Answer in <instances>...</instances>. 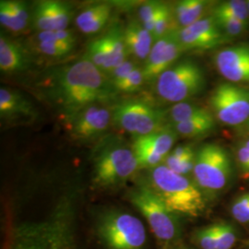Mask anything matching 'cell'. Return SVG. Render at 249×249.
<instances>
[{"label": "cell", "mask_w": 249, "mask_h": 249, "mask_svg": "<svg viewBox=\"0 0 249 249\" xmlns=\"http://www.w3.org/2000/svg\"><path fill=\"white\" fill-rule=\"evenodd\" d=\"M34 87L64 120L86 107L107 106L117 94L107 75L85 57L45 69Z\"/></svg>", "instance_id": "6da1fadb"}, {"label": "cell", "mask_w": 249, "mask_h": 249, "mask_svg": "<svg viewBox=\"0 0 249 249\" xmlns=\"http://www.w3.org/2000/svg\"><path fill=\"white\" fill-rule=\"evenodd\" d=\"M145 180L164 204L179 217L196 219L205 213L206 196L196 183L187 177L160 164L148 170Z\"/></svg>", "instance_id": "7a4b0ae2"}, {"label": "cell", "mask_w": 249, "mask_h": 249, "mask_svg": "<svg viewBox=\"0 0 249 249\" xmlns=\"http://www.w3.org/2000/svg\"><path fill=\"white\" fill-rule=\"evenodd\" d=\"M91 182L99 189L122 187L140 169L132 147L116 136L100 141L92 151Z\"/></svg>", "instance_id": "3957f363"}, {"label": "cell", "mask_w": 249, "mask_h": 249, "mask_svg": "<svg viewBox=\"0 0 249 249\" xmlns=\"http://www.w3.org/2000/svg\"><path fill=\"white\" fill-rule=\"evenodd\" d=\"M92 233L101 249H146L148 244L142 221L117 207H106L96 212Z\"/></svg>", "instance_id": "277c9868"}, {"label": "cell", "mask_w": 249, "mask_h": 249, "mask_svg": "<svg viewBox=\"0 0 249 249\" xmlns=\"http://www.w3.org/2000/svg\"><path fill=\"white\" fill-rule=\"evenodd\" d=\"M126 198L142 214L156 239L166 249L178 242L182 234L180 217L164 204L146 180L129 188Z\"/></svg>", "instance_id": "5b68a950"}, {"label": "cell", "mask_w": 249, "mask_h": 249, "mask_svg": "<svg viewBox=\"0 0 249 249\" xmlns=\"http://www.w3.org/2000/svg\"><path fill=\"white\" fill-rule=\"evenodd\" d=\"M229 152L216 143H206L196 151L193 178L205 195H216L231 182L233 169Z\"/></svg>", "instance_id": "8992f818"}, {"label": "cell", "mask_w": 249, "mask_h": 249, "mask_svg": "<svg viewBox=\"0 0 249 249\" xmlns=\"http://www.w3.org/2000/svg\"><path fill=\"white\" fill-rule=\"evenodd\" d=\"M206 84L203 69L191 59H183L160 75L155 82V89L163 101L176 105L201 93Z\"/></svg>", "instance_id": "52a82bcc"}, {"label": "cell", "mask_w": 249, "mask_h": 249, "mask_svg": "<svg viewBox=\"0 0 249 249\" xmlns=\"http://www.w3.org/2000/svg\"><path fill=\"white\" fill-rule=\"evenodd\" d=\"M169 109L152 106L142 100H126L112 108L113 123L134 138L145 136L164 127Z\"/></svg>", "instance_id": "ba28073f"}, {"label": "cell", "mask_w": 249, "mask_h": 249, "mask_svg": "<svg viewBox=\"0 0 249 249\" xmlns=\"http://www.w3.org/2000/svg\"><path fill=\"white\" fill-rule=\"evenodd\" d=\"M213 116L230 126L245 124L249 120V89L231 82H222L210 99Z\"/></svg>", "instance_id": "9c48e42d"}, {"label": "cell", "mask_w": 249, "mask_h": 249, "mask_svg": "<svg viewBox=\"0 0 249 249\" xmlns=\"http://www.w3.org/2000/svg\"><path fill=\"white\" fill-rule=\"evenodd\" d=\"M127 55L124 27L116 21L110 25L105 34L89 43L84 57L108 77L113 70L127 59Z\"/></svg>", "instance_id": "30bf717a"}, {"label": "cell", "mask_w": 249, "mask_h": 249, "mask_svg": "<svg viewBox=\"0 0 249 249\" xmlns=\"http://www.w3.org/2000/svg\"><path fill=\"white\" fill-rule=\"evenodd\" d=\"M173 125H165L151 134L134 138L132 150L140 168L151 169L162 164L178 139Z\"/></svg>", "instance_id": "8fae6325"}, {"label": "cell", "mask_w": 249, "mask_h": 249, "mask_svg": "<svg viewBox=\"0 0 249 249\" xmlns=\"http://www.w3.org/2000/svg\"><path fill=\"white\" fill-rule=\"evenodd\" d=\"M64 122L74 139L91 142L108 130L113 122L112 108H108L107 105H93L82 109Z\"/></svg>", "instance_id": "7c38bea8"}, {"label": "cell", "mask_w": 249, "mask_h": 249, "mask_svg": "<svg viewBox=\"0 0 249 249\" xmlns=\"http://www.w3.org/2000/svg\"><path fill=\"white\" fill-rule=\"evenodd\" d=\"M178 40L184 51H208L231 41L218 25L213 16H207L194 24L179 29Z\"/></svg>", "instance_id": "4fadbf2b"}, {"label": "cell", "mask_w": 249, "mask_h": 249, "mask_svg": "<svg viewBox=\"0 0 249 249\" xmlns=\"http://www.w3.org/2000/svg\"><path fill=\"white\" fill-rule=\"evenodd\" d=\"M178 30L156 40L151 53L144 62L143 75L146 83H154L160 75L171 68L184 51L180 45Z\"/></svg>", "instance_id": "5bb4252c"}, {"label": "cell", "mask_w": 249, "mask_h": 249, "mask_svg": "<svg viewBox=\"0 0 249 249\" xmlns=\"http://www.w3.org/2000/svg\"><path fill=\"white\" fill-rule=\"evenodd\" d=\"M214 65L228 82L249 83V45L224 47L214 55Z\"/></svg>", "instance_id": "9a60e30c"}, {"label": "cell", "mask_w": 249, "mask_h": 249, "mask_svg": "<svg viewBox=\"0 0 249 249\" xmlns=\"http://www.w3.org/2000/svg\"><path fill=\"white\" fill-rule=\"evenodd\" d=\"M74 11L70 3L58 0H42L36 3L33 19L39 32L68 30Z\"/></svg>", "instance_id": "2e32d148"}, {"label": "cell", "mask_w": 249, "mask_h": 249, "mask_svg": "<svg viewBox=\"0 0 249 249\" xmlns=\"http://www.w3.org/2000/svg\"><path fill=\"white\" fill-rule=\"evenodd\" d=\"M39 114L35 105L17 89L0 88V117L9 124L35 121Z\"/></svg>", "instance_id": "e0dca14e"}, {"label": "cell", "mask_w": 249, "mask_h": 249, "mask_svg": "<svg viewBox=\"0 0 249 249\" xmlns=\"http://www.w3.org/2000/svg\"><path fill=\"white\" fill-rule=\"evenodd\" d=\"M32 57L26 48L17 41L0 35V71L7 75L25 72L32 66Z\"/></svg>", "instance_id": "ac0fdd59"}, {"label": "cell", "mask_w": 249, "mask_h": 249, "mask_svg": "<svg viewBox=\"0 0 249 249\" xmlns=\"http://www.w3.org/2000/svg\"><path fill=\"white\" fill-rule=\"evenodd\" d=\"M112 16V5L109 2L89 4L76 17V25L86 36H93L103 31Z\"/></svg>", "instance_id": "d6986e66"}, {"label": "cell", "mask_w": 249, "mask_h": 249, "mask_svg": "<svg viewBox=\"0 0 249 249\" xmlns=\"http://www.w3.org/2000/svg\"><path fill=\"white\" fill-rule=\"evenodd\" d=\"M124 43L128 54L145 62L151 53L155 39L152 34L143 27L140 20H132L124 27Z\"/></svg>", "instance_id": "ffe728a7"}, {"label": "cell", "mask_w": 249, "mask_h": 249, "mask_svg": "<svg viewBox=\"0 0 249 249\" xmlns=\"http://www.w3.org/2000/svg\"><path fill=\"white\" fill-rule=\"evenodd\" d=\"M30 10L26 2L18 0L0 1V23L10 32L18 33L26 29Z\"/></svg>", "instance_id": "44dd1931"}, {"label": "cell", "mask_w": 249, "mask_h": 249, "mask_svg": "<svg viewBox=\"0 0 249 249\" xmlns=\"http://www.w3.org/2000/svg\"><path fill=\"white\" fill-rule=\"evenodd\" d=\"M210 4L211 2L205 0H182L178 2L173 10L179 29L187 28L204 18L205 12Z\"/></svg>", "instance_id": "7402d4cb"}, {"label": "cell", "mask_w": 249, "mask_h": 249, "mask_svg": "<svg viewBox=\"0 0 249 249\" xmlns=\"http://www.w3.org/2000/svg\"><path fill=\"white\" fill-rule=\"evenodd\" d=\"M196 155V151L191 145H181L172 150L162 164L178 175L186 177L193 172Z\"/></svg>", "instance_id": "603a6c76"}, {"label": "cell", "mask_w": 249, "mask_h": 249, "mask_svg": "<svg viewBox=\"0 0 249 249\" xmlns=\"http://www.w3.org/2000/svg\"><path fill=\"white\" fill-rule=\"evenodd\" d=\"M215 122L213 114L210 113L206 116L196 117L186 122L173 124V127L178 135L192 139L211 133L215 128Z\"/></svg>", "instance_id": "cb8c5ba5"}, {"label": "cell", "mask_w": 249, "mask_h": 249, "mask_svg": "<svg viewBox=\"0 0 249 249\" xmlns=\"http://www.w3.org/2000/svg\"><path fill=\"white\" fill-rule=\"evenodd\" d=\"M211 112L203 107L191 103H178L169 109L168 118L173 124L186 122L196 117L206 116Z\"/></svg>", "instance_id": "d4e9b609"}, {"label": "cell", "mask_w": 249, "mask_h": 249, "mask_svg": "<svg viewBox=\"0 0 249 249\" xmlns=\"http://www.w3.org/2000/svg\"><path fill=\"white\" fill-rule=\"evenodd\" d=\"M175 23L178 25L175 18L174 10L168 4L162 2L159 12L155 18L152 31V36L154 37L155 41L159 40L161 37L168 35L174 31L179 30V28L175 26Z\"/></svg>", "instance_id": "484cf974"}, {"label": "cell", "mask_w": 249, "mask_h": 249, "mask_svg": "<svg viewBox=\"0 0 249 249\" xmlns=\"http://www.w3.org/2000/svg\"><path fill=\"white\" fill-rule=\"evenodd\" d=\"M213 12L222 13L245 23L249 26V13L248 2L242 0H227L219 3L213 9Z\"/></svg>", "instance_id": "4316f807"}, {"label": "cell", "mask_w": 249, "mask_h": 249, "mask_svg": "<svg viewBox=\"0 0 249 249\" xmlns=\"http://www.w3.org/2000/svg\"><path fill=\"white\" fill-rule=\"evenodd\" d=\"M192 240L200 249H217V223L196 229Z\"/></svg>", "instance_id": "83f0119b"}, {"label": "cell", "mask_w": 249, "mask_h": 249, "mask_svg": "<svg viewBox=\"0 0 249 249\" xmlns=\"http://www.w3.org/2000/svg\"><path fill=\"white\" fill-rule=\"evenodd\" d=\"M145 82L142 69L137 67L133 71L131 72L124 80H120L113 84L114 89L116 92H124V93H133L142 89Z\"/></svg>", "instance_id": "f1b7e54d"}, {"label": "cell", "mask_w": 249, "mask_h": 249, "mask_svg": "<svg viewBox=\"0 0 249 249\" xmlns=\"http://www.w3.org/2000/svg\"><path fill=\"white\" fill-rule=\"evenodd\" d=\"M213 16L216 19L218 25L223 30V33L231 39L241 36L248 28V25L240 20L228 15L213 12Z\"/></svg>", "instance_id": "f546056e"}, {"label": "cell", "mask_w": 249, "mask_h": 249, "mask_svg": "<svg viewBox=\"0 0 249 249\" xmlns=\"http://www.w3.org/2000/svg\"><path fill=\"white\" fill-rule=\"evenodd\" d=\"M37 42V41H36ZM76 44L71 43H52V42H37L38 52L45 56L53 58H62L70 54L74 50Z\"/></svg>", "instance_id": "4dcf8cb0"}, {"label": "cell", "mask_w": 249, "mask_h": 249, "mask_svg": "<svg viewBox=\"0 0 249 249\" xmlns=\"http://www.w3.org/2000/svg\"><path fill=\"white\" fill-rule=\"evenodd\" d=\"M237 241V231L229 223H217V249H231Z\"/></svg>", "instance_id": "1f68e13d"}, {"label": "cell", "mask_w": 249, "mask_h": 249, "mask_svg": "<svg viewBox=\"0 0 249 249\" xmlns=\"http://www.w3.org/2000/svg\"><path fill=\"white\" fill-rule=\"evenodd\" d=\"M162 2L160 1H147L143 3L139 9V18L143 27L152 34L154 21L159 12Z\"/></svg>", "instance_id": "d6a6232c"}, {"label": "cell", "mask_w": 249, "mask_h": 249, "mask_svg": "<svg viewBox=\"0 0 249 249\" xmlns=\"http://www.w3.org/2000/svg\"><path fill=\"white\" fill-rule=\"evenodd\" d=\"M232 218L239 223H249V192L236 197L231 206Z\"/></svg>", "instance_id": "836d02e7"}, {"label": "cell", "mask_w": 249, "mask_h": 249, "mask_svg": "<svg viewBox=\"0 0 249 249\" xmlns=\"http://www.w3.org/2000/svg\"><path fill=\"white\" fill-rule=\"evenodd\" d=\"M36 41L76 44V36L74 35V33L70 30L46 31V32H39L37 35Z\"/></svg>", "instance_id": "e575fe53"}, {"label": "cell", "mask_w": 249, "mask_h": 249, "mask_svg": "<svg viewBox=\"0 0 249 249\" xmlns=\"http://www.w3.org/2000/svg\"><path fill=\"white\" fill-rule=\"evenodd\" d=\"M136 68H137V65L132 60H129V59H126L124 62L117 66L108 76L112 85L120 80H124V78L127 77Z\"/></svg>", "instance_id": "d590c367"}, {"label": "cell", "mask_w": 249, "mask_h": 249, "mask_svg": "<svg viewBox=\"0 0 249 249\" xmlns=\"http://www.w3.org/2000/svg\"><path fill=\"white\" fill-rule=\"evenodd\" d=\"M236 162L242 173L249 178V150L244 143L238 144L235 151Z\"/></svg>", "instance_id": "8d00e7d4"}, {"label": "cell", "mask_w": 249, "mask_h": 249, "mask_svg": "<svg viewBox=\"0 0 249 249\" xmlns=\"http://www.w3.org/2000/svg\"><path fill=\"white\" fill-rule=\"evenodd\" d=\"M243 143H244V145L249 150V139H247L245 142H243Z\"/></svg>", "instance_id": "74e56055"}, {"label": "cell", "mask_w": 249, "mask_h": 249, "mask_svg": "<svg viewBox=\"0 0 249 249\" xmlns=\"http://www.w3.org/2000/svg\"><path fill=\"white\" fill-rule=\"evenodd\" d=\"M245 127L247 128V130H248V131H249V120L247 122V123H246V124H245Z\"/></svg>", "instance_id": "f35d334b"}, {"label": "cell", "mask_w": 249, "mask_h": 249, "mask_svg": "<svg viewBox=\"0 0 249 249\" xmlns=\"http://www.w3.org/2000/svg\"><path fill=\"white\" fill-rule=\"evenodd\" d=\"M190 249V248H186V247H182V248H178V249Z\"/></svg>", "instance_id": "ab89813d"}, {"label": "cell", "mask_w": 249, "mask_h": 249, "mask_svg": "<svg viewBox=\"0 0 249 249\" xmlns=\"http://www.w3.org/2000/svg\"><path fill=\"white\" fill-rule=\"evenodd\" d=\"M248 2V9H249V1H247Z\"/></svg>", "instance_id": "60d3db41"}, {"label": "cell", "mask_w": 249, "mask_h": 249, "mask_svg": "<svg viewBox=\"0 0 249 249\" xmlns=\"http://www.w3.org/2000/svg\"><path fill=\"white\" fill-rule=\"evenodd\" d=\"M247 246L249 248V240L247 241Z\"/></svg>", "instance_id": "b9f144b4"}]
</instances>
